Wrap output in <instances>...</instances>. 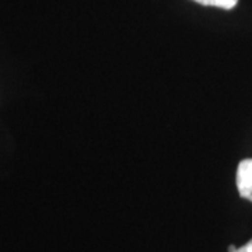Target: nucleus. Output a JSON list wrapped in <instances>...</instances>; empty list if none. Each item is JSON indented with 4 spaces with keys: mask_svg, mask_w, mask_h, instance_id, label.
Instances as JSON below:
<instances>
[{
    "mask_svg": "<svg viewBox=\"0 0 252 252\" xmlns=\"http://www.w3.org/2000/svg\"><path fill=\"white\" fill-rule=\"evenodd\" d=\"M237 188L244 199L252 202V158H247L237 168Z\"/></svg>",
    "mask_w": 252,
    "mask_h": 252,
    "instance_id": "f257e3e1",
    "label": "nucleus"
},
{
    "mask_svg": "<svg viewBox=\"0 0 252 252\" xmlns=\"http://www.w3.org/2000/svg\"><path fill=\"white\" fill-rule=\"evenodd\" d=\"M199 4L203 6H210V7H219V9L231 10L234 9L238 3V0H193Z\"/></svg>",
    "mask_w": 252,
    "mask_h": 252,
    "instance_id": "f03ea898",
    "label": "nucleus"
},
{
    "mask_svg": "<svg viewBox=\"0 0 252 252\" xmlns=\"http://www.w3.org/2000/svg\"><path fill=\"white\" fill-rule=\"evenodd\" d=\"M235 252H252V240L251 241H248V243L245 244L244 247L238 248Z\"/></svg>",
    "mask_w": 252,
    "mask_h": 252,
    "instance_id": "7ed1b4c3",
    "label": "nucleus"
},
{
    "mask_svg": "<svg viewBox=\"0 0 252 252\" xmlns=\"http://www.w3.org/2000/svg\"><path fill=\"white\" fill-rule=\"evenodd\" d=\"M228 251H230V252H235V251H237V248H235L234 245H231V247L228 248Z\"/></svg>",
    "mask_w": 252,
    "mask_h": 252,
    "instance_id": "20e7f679",
    "label": "nucleus"
}]
</instances>
